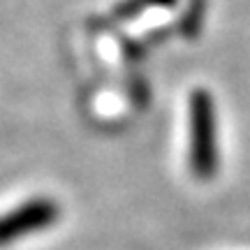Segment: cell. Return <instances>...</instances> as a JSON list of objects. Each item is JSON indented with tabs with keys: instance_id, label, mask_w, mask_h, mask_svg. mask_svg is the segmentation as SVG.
<instances>
[{
	"instance_id": "obj_3",
	"label": "cell",
	"mask_w": 250,
	"mask_h": 250,
	"mask_svg": "<svg viewBox=\"0 0 250 250\" xmlns=\"http://www.w3.org/2000/svg\"><path fill=\"white\" fill-rule=\"evenodd\" d=\"M171 2H176V0H125L116 7V17L121 19H127V17H137V14H142L146 7H162V5H171Z\"/></svg>"
},
{
	"instance_id": "obj_2",
	"label": "cell",
	"mask_w": 250,
	"mask_h": 250,
	"mask_svg": "<svg viewBox=\"0 0 250 250\" xmlns=\"http://www.w3.org/2000/svg\"><path fill=\"white\" fill-rule=\"evenodd\" d=\"M61 220V204L51 197H33L0 215V246L14 243Z\"/></svg>"
},
{
	"instance_id": "obj_1",
	"label": "cell",
	"mask_w": 250,
	"mask_h": 250,
	"mask_svg": "<svg viewBox=\"0 0 250 250\" xmlns=\"http://www.w3.org/2000/svg\"><path fill=\"white\" fill-rule=\"evenodd\" d=\"M190 171L197 181H211L218 171L215 104L204 88L190 95Z\"/></svg>"
}]
</instances>
